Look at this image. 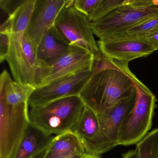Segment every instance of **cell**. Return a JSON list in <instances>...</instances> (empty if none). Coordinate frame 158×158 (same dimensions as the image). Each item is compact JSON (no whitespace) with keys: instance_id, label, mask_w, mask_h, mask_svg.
Here are the masks:
<instances>
[{"instance_id":"obj_27","label":"cell","mask_w":158,"mask_h":158,"mask_svg":"<svg viewBox=\"0 0 158 158\" xmlns=\"http://www.w3.org/2000/svg\"><path fill=\"white\" fill-rule=\"evenodd\" d=\"M83 155H73V156H69V157H67L64 158H82Z\"/></svg>"},{"instance_id":"obj_12","label":"cell","mask_w":158,"mask_h":158,"mask_svg":"<svg viewBox=\"0 0 158 158\" xmlns=\"http://www.w3.org/2000/svg\"><path fill=\"white\" fill-rule=\"evenodd\" d=\"M100 51L114 60L128 63L138 58L145 57L155 52L152 46L144 39L118 38L99 40Z\"/></svg>"},{"instance_id":"obj_14","label":"cell","mask_w":158,"mask_h":158,"mask_svg":"<svg viewBox=\"0 0 158 158\" xmlns=\"http://www.w3.org/2000/svg\"><path fill=\"white\" fill-rule=\"evenodd\" d=\"M54 137L29 124L11 158H41Z\"/></svg>"},{"instance_id":"obj_17","label":"cell","mask_w":158,"mask_h":158,"mask_svg":"<svg viewBox=\"0 0 158 158\" xmlns=\"http://www.w3.org/2000/svg\"><path fill=\"white\" fill-rule=\"evenodd\" d=\"M35 3V0H27L12 15L9 17L11 22V33H25L26 32Z\"/></svg>"},{"instance_id":"obj_13","label":"cell","mask_w":158,"mask_h":158,"mask_svg":"<svg viewBox=\"0 0 158 158\" xmlns=\"http://www.w3.org/2000/svg\"><path fill=\"white\" fill-rule=\"evenodd\" d=\"M137 96L136 88L130 96L118 102L102 113L97 114L102 133L115 146L118 145L117 136L121 124L135 107Z\"/></svg>"},{"instance_id":"obj_7","label":"cell","mask_w":158,"mask_h":158,"mask_svg":"<svg viewBox=\"0 0 158 158\" xmlns=\"http://www.w3.org/2000/svg\"><path fill=\"white\" fill-rule=\"evenodd\" d=\"M28 102L10 104L0 98V158H11L30 124Z\"/></svg>"},{"instance_id":"obj_22","label":"cell","mask_w":158,"mask_h":158,"mask_svg":"<svg viewBox=\"0 0 158 158\" xmlns=\"http://www.w3.org/2000/svg\"><path fill=\"white\" fill-rule=\"evenodd\" d=\"M27 0H0V7L10 17Z\"/></svg>"},{"instance_id":"obj_24","label":"cell","mask_w":158,"mask_h":158,"mask_svg":"<svg viewBox=\"0 0 158 158\" xmlns=\"http://www.w3.org/2000/svg\"><path fill=\"white\" fill-rule=\"evenodd\" d=\"M143 39L152 46L155 51L158 50V29L150 33Z\"/></svg>"},{"instance_id":"obj_20","label":"cell","mask_w":158,"mask_h":158,"mask_svg":"<svg viewBox=\"0 0 158 158\" xmlns=\"http://www.w3.org/2000/svg\"><path fill=\"white\" fill-rule=\"evenodd\" d=\"M126 2V0H100L89 18L91 23L98 21L116 8L124 5Z\"/></svg>"},{"instance_id":"obj_18","label":"cell","mask_w":158,"mask_h":158,"mask_svg":"<svg viewBox=\"0 0 158 158\" xmlns=\"http://www.w3.org/2000/svg\"><path fill=\"white\" fill-rule=\"evenodd\" d=\"M158 29L157 14L130 27L124 34L107 40L118 38L143 39L150 33Z\"/></svg>"},{"instance_id":"obj_10","label":"cell","mask_w":158,"mask_h":158,"mask_svg":"<svg viewBox=\"0 0 158 158\" xmlns=\"http://www.w3.org/2000/svg\"><path fill=\"white\" fill-rule=\"evenodd\" d=\"M71 131L79 138L88 154L99 156L116 147L102 133L97 114L86 105Z\"/></svg>"},{"instance_id":"obj_19","label":"cell","mask_w":158,"mask_h":158,"mask_svg":"<svg viewBox=\"0 0 158 158\" xmlns=\"http://www.w3.org/2000/svg\"><path fill=\"white\" fill-rule=\"evenodd\" d=\"M139 158H158V127L149 132L136 144Z\"/></svg>"},{"instance_id":"obj_23","label":"cell","mask_w":158,"mask_h":158,"mask_svg":"<svg viewBox=\"0 0 158 158\" xmlns=\"http://www.w3.org/2000/svg\"><path fill=\"white\" fill-rule=\"evenodd\" d=\"M10 46V34L0 33V62L6 60Z\"/></svg>"},{"instance_id":"obj_5","label":"cell","mask_w":158,"mask_h":158,"mask_svg":"<svg viewBox=\"0 0 158 158\" xmlns=\"http://www.w3.org/2000/svg\"><path fill=\"white\" fill-rule=\"evenodd\" d=\"M94 54L77 47L58 59L49 62H39L34 86H45L60 79L85 71H91Z\"/></svg>"},{"instance_id":"obj_6","label":"cell","mask_w":158,"mask_h":158,"mask_svg":"<svg viewBox=\"0 0 158 158\" xmlns=\"http://www.w3.org/2000/svg\"><path fill=\"white\" fill-rule=\"evenodd\" d=\"M88 17L73 7L64 6L58 15L53 28L70 47H77L95 54L99 51Z\"/></svg>"},{"instance_id":"obj_16","label":"cell","mask_w":158,"mask_h":158,"mask_svg":"<svg viewBox=\"0 0 158 158\" xmlns=\"http://www.w3.org/2000/svg\"><path fill=\"white\" fill-rule=\"evenodd\" d=\"M70 48L52 27L38 46L37 59L39 62L52 61L65 54Z\"/></svg>"},{"instance_id":"obj_3","label":"cell","mask_w":158,"mask_h":158,"mask_svg":"<svg viewBox=\"0 0 158 158\" xmlns=\"http://www.w3.org/2000/svg\"><path fill=\"white\" fill-rule=\"evenodd\" d=\"M85 106L80 96H71L31 108L30 124L46 135H57L73 129Z\"/></svg>"},{"instance_id":"obj_15","label":"cell","mask_w":158,"mask_h":158,"mask_svg":"<svg viewBox=\"0 0 158 158\" xmlns=\"http://www.w3.org/2000/svg\"><path fill=\"white\" fill-rule=\"evenodd\" d=\"M85 153L79 138L69 131L55 136L41 158H64Z\"/></svg>"},{"instance_id":"obj_8","label":"cell","mask_w":158,"mask_h":158,"mask_svg":"<svg viewBox=\"0 0 158 158\" xmlns=\"http://www.w3.org/2000/svg\"><path fill=\"white\" fill-rule=\"evenodd\" d=\"M36 47L27 33H11L10 46L6 59L15 80L34 86L39 62Z\"/></svg>"},{"instance_id":"obj_11","label":"cell","mask_w":158,"mask_h":158,"mask_svg":"<svg viewBox=\"0 0 158 158\" xmlns=\"http://www.w3.org/2000/svg\"><path fill=\"white\" fill-rule=\"evenodd\" d=\"M65 4V0H35L26 32L36 47H38L44 36L53 27Z\"/></svg>"},{"instance_id":"obj_2","label":"cell","mask_w":158,"mask_h":158,"mask_svg":"<svg viewBox=\"0 0 158 158\" xmlns=\"http://www.w3.org/2000/svg\"><path fill=\"white\" fill-rule=\"evenodd\" d=\"M128 63L114 61L115 66L125 72L136 88L135 107L126 116L118 130V145H136L149 133L152 126L157 99L151 90L130 71Z\"/></svg>"},{"instance_id":"obj_4","label":"cell","mask_w":158,"mask_h":158,"mask_svg":"<svg viewBox=\"0 0 158 158\" xmlns=\"http://www.w3.org/2000/svg\"><path fill=\"white\" fill-rule=\"evenodd\" d=\"M157 14L158 0H126L124 5L91 23V27L99 40H107L124 34L130 27Z\"/></svg>"},{"instance_id":"obj_26","label":"cell","mask_w":158,"mask_h":158,"mask_svg":"<svg viewBox=\"0 0 158 158\" xmlns=\"http://www.w3.org/2000/svg\"><path fill=\"white\" fill-rule=\"evenodd\" d=\"M82 158H101L99 156L92 155V154H88L85 153L82 156Z\"/></svg>"},{"instance_id":"obj_21","label":"cell","mask_w":158,"mask_h":158,"mask_svg":"<svg viewBox=\"0 0 158 158\" xmlns=\"http://www.w3.org/2000/svg\"><path fill=\"white\" fill-rule=\"evenodd\" d=\"M100 0H75L73 7L89 18Z\"/></svg>"},{"instance_id":"obj_9","label":"cell","mask_w":158,"mask_h":158,"mask_svg":"<svg viewBox=\"0 0 158 158\" xmlns=\"http://www.w3.org/2000/svg\"><path fill=\"white\" fill-rule=\"evenodd\" d=\"M93 74L92 71H85L36 88L28 100L31 108L45 105L53 101L71 96H79Z\"/></svg>"},{"instance_id":"obj_25","label":"cell","mask_w":158,"mask_h":158,"mask_svg":"<svg viewBox=\"0 0 158 158\" xmlns=\"http://www.w3.org/2000/svg\"><path fill=\"white\" fill-rule=\"evenodd\" d=\"M122 158H139L136 149L132 150L124 153Z\"/></svg>"},{"instance_id":"obj_1","label":"cell","mask_w":158,"mask_h":158,"mask_svg":"<svg viewBox=\"0 0 158 158\" xmlns=\"http://www.w3.org/2000/svg\"><path fill=\"white\" fill-rule=\"evenodd\" d=\"M109 59L108 65L93 73L79 95L85 105L97 114L127 98L136 89L130 77Z\"/></svg>"}]
</instances>
